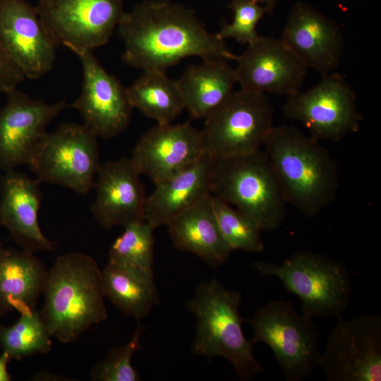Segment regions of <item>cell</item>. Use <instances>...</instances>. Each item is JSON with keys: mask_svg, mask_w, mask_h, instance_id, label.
<instances>
[{"mask_svg": "<svg viewBox=\"0 0 381 381\" xmlns=\"http://www.w3.org/2000/svg\"><path fill=\"white\" fill-rule=\"evenodd\" d=\"M122 60L144 71L166 70L188 56L234 60L216 34L209 32L193 10L169 0H147L124 12L117 26Z\"/></svg>", "mask_w": 381, "mask_h": 381, "instance_id": "cell-1", "label": "cell"}, {"mask_svg": "<svg viewBox=\"0 0 381 381\" xmlns=\"http://www.w3.org/2000/svg\"><path fill=\"white\" fill-rule=\"evenodd\" d=\"M262 146L287 203L313 217L334 202L339 168L320 140L294 126H273Z\"/></svg>", "mask_w": 381, "mask_h": 381, "instance_id": "cell-2", "label": "cell"}, {"mask_svg": "<svg viewBox=\"0 0 381 381\" xmlns=\"http://www.w3.org/2000/svg\"><path fill=\"white\" fill-rule=\"evenodd\" d=\"M42 317L52 337L78 339L107 319L101 270L91 256L78 252L59 256L47 271Z\"/></svg>", "mask_w": 381, "mask_h": 381, "instance_id": "cell-3", "label": "cell"}, {"mask_svg": "<svg viewBox=\"0 0 381 381\" xmlns=\"http://www.w3.org/2000/svg\"><path fill=\"white\" fill-rule=\"evenodd\" d=\"M241 293L229 291L217 279L201 283L186 303L197 320L192 350L207 358L221 356L234 366L241 380L260 373L262 366L253 353V342L243 334Z\"/></svg>", "mask_w": 381, "mask_h": 381, "instance_id": "cell-4", "label": "cell"}, {"mask_svg": "<svg viewBox=\"0 0 381 381\" xmlns=\"http://www.w3.org/2000/svg\"><path fill=\"white\" fill-rule=\"evenodd\" d=\"M211 191L235 206L261 231H273L285 219L286 200L270 160L261 148L214 157Z\"/></svg>", "mask_w": 381, "mask_h": 381, "instance_id": "cell-5", "label": "cell"}, {"mask_svg": "<svg viewBox=\"0 0 381 381\" xmlns=\"http://www.w3.org/2000/svg\"><path fill=\"white\" fill-rule=\"evenodd\" d=\"M253 268L279 279L286 291L301 300V313L309 318H339L349 306V272L341 262L326 255L298 250L280 264L257 261Z\"/></svg>", "mask_w": 381, "mask_h": 381, "instance_id": "cell-6", "label": "cell"}, {"mask_svg": "<svg viewBox=\"0 0 381 381\" xmlns=\"http://www.w3.org/2000/svg\"><path fill=\"white\" fill-rule=\"evenodd\" d=\"M246 322L253 344L264 342L272 349L287 381L307 379L319 367L320 333L313 319L296 312L291 302L270 301Z\"/></svg>", "mask_w": 381, "mask_h": 381, "instance_id": "cell-7", "label": "cell"}, {"mask_svg": "<svg viewBox=\"0 0 381 381\" xmlns=\"http://www.w3.org/2000/svg\"><path fill=\"white\" fill-rule=\"evenodd\" d=\"M274 110L267 94L240 88L205 119L200 131L204 152L229 157L261 148L273 127Z\"/></svg>", "mask_w": 381, "mask_h": 381, "instance_id": "cell-8", "label": "cell"}, {"mask_svg": "<svg viewBox=\"0 0 381 381\" xmlns=\"http://www.w3.org/2000/svg\"><path fill=\"white\" fill-rule=\"evenodd\" d=\"M97 137L84 124L67 122L48 133L28 162L41 182L85 195L100 167Z\"/></svg>", "mask_w": 381, "mask_h": 381, "instance_id": "cell-9", "label": "cell"}, {"mask_svg": "<svg viewBox=\"0 0 381 381\" xmlns=\"http://www.w3.org/2000/svg\"><path fill=\"white\" fill-rule=\"evenodd\" d=\"M282 111L286 119L301 122L318 140H340L357 132L362 119L353 91L337 72L323 75L306 91L287 96Z\"/></svg>", "mask_w": 381, "mask_h": 381, "instance_id": "cell-10", "label": "cell"}, {"mask_svg": "<svg viewBox=\"0 0 381 381\" xmlns=\"http://www.w3.org/2000/svg\"><path fill=\"white\" fill-rule=\"evenodd\" d=\"M39 18L56 45L94 51L106 44L123 13V0H37Z\"/></svg>", "mask_w": 381, "mask_h": 381, "instance_id": "cell-11", "label": "cell"}, {"mask_svg": "<svg viewBox=\"0 0 381 381\" xmlns=\"http://www.w3.org/2000/svg\"><path fill=\"white\" fill-rule=\"evenodd\" d=\"M319 367L327 381H380L381 317L339 318L327 339Z\"/></svg>", "mask_w": 381, "mask_h": 381, "instance_id": "cell-12", "label": "cell"}, {"mask_svg": "<svg viewBox=\"0 0 381 381\" xmlns=\"http://www.w3.org/2000/svg\"><path fill=\"white\" fill-rule=\"evenodd\" d=\"M83 68L78 97L71 105L78 111L97 138H111L122 133L131 117L126 87L99 63L93 51L75 49Z\"/></svg>", "mask_w": 381, "mask_h": 381, "instance_id": "cell-13", "label": "cell"}, {"mask_svg": "<svg viewBox=\"0 0 381 381\" xmlns=\"http://www.w3.org/2000/svg\"><path fill=\"white\" fill-rule=\"evenodd\" d=\"M56 47L35 6L26 0H0V49L25 78L38 79L50 71Z\"/></svg>", "mask_w": 381, "mask_h": 381, "instance_id": "cell-14", "label": "cell"}, {"mask_svg": "<svg viewBox=\"0 0 381 381\" xmlns=\"http://www.w3.org/2000/svg\"><path fill=\"white\" fill-rule=\"evenodd\" d=\"M0 109V168L6 171L27 164L42 143L48 124L68 104H47L15 88Z\"/></svg>", "mask_w": 381, "mask_h": 381, "instance_id": "cell-15", "label": "cell"}, {"mask_svg": "<svg viewBox=\"0 0 381 381\" xmlns=\"http://www.w3.org/2000/svg\"><path fill=\"white\" fill-rule=\"evenodd\" d=\"M234 68L241 88L289 96L300 90L308 68L281 39L262 37L236 55Z\"/></svg>", "mask_w": 381, "mask_h": 381, "instance_id": "cell-16", "label": "cell"}, {"mask_svg": "<svg viewBox=\"0 0 381 381\" xmlns=\"http://www.w3.org/2000/svg\"><path fill=\"white\" fill-rule=\"evenodd\" d=\"M204 152L201 133L189 122L157 123L141 135L129 158L140 175L157 184L193 164Z\"/></svg>", "mask_w": 381, "mask_h": 381, "instance_id": "cell-17", "label": "cell"}, {"mask_svg": "<svg viewBox=\"0 0 381 381\" xmlns=\"http://www.w3.org/2000/svg\"><path fill=\"white\" fill-rule=\"evenodd\" d=\"M281 40L307 68L322 75L339 66L344 48L341 30L310 4H294Z\"/></svg>", "mask_w": 381, "mask_h": 381, "instance_id": "cell-18", "label": "cell"}, {"mask_svg": "<svg viewBox=\"0 0 381 381\" xmlns=\"http://www.w3.org/2000/svg\"><path fill=\"white\" fill-rule=\"evenodd\" d=\"M139 176L129 157L100 165L90 211L102 227H124L145 221L146 196Z\"/></svg>", "mask_w": 381, "mask_h": 381, "instance_id": "cell-19", "label": "cell"}, {"mask_svg": "<svg viewBox=\"0 0 381 381\" xmlns=\"http://www.w3.org/2000/svg\"><path fill=\"white\" fill-rule=\"evenodd\" d=\"M40 181L8 171L0 183V222L21 246L35 253L52 250L54 243L42 233L38 220L42 202Z\"/></svg>", "mask_w": 381, "mask_h": 381, "instance_id": "cell-20", "label": "cell"}, {"mask_svg": "<svg viewBox=\"0 0 381 381\" xmlns=\"http://www.w3.org/2000/svg\"><path fill=\"white\" fill-rule=\"evenodd\" d=\"M214 157L204 152L193 164L155 184L146 196L145 221L154 229L166 226L174 217L212 195Z\"/></svg>", "mask_w": 381, "mask_h": 381, "instance_id": "cell-21", "label": "cell"}, {"mask_svg": "<svg viewBox=\"0 0 381 381\" xmlns=\"http://www.w3.org/2000/svg\"><path fill=\"white\" fill-rule=\"evenodd\" d=\"M211 195L174 217L166 226L176 248L193 253L216 267L229 260L232 250L219 231Z\"/></svg>", "mask_w": 381, "mask_h": 381, "instance_id": "cell-22", "label": "cell"}, {"mask_svg": "<svg viewBox=\"0 0 381 381\" xmlns=\"http://www.w3.org/2000/svg\"><path fill=\"white\" fill-rule=\"evenodd\" d=\"M185 110L193 119L205 118L234 90V68L225 59L189 65L176 80Z\"/></svg>", "mask_w": 381, "mask_h": 381, "instance_id": "cell-23", "label": "cell"}, {"mask_svg": "<svg viewBox=\"0 0 381 381\" xmlns=\"http://www.w3.org/2000/svg\"><path fill=\"white\" fill-rule=\"evenodd\" d=\"M47 270L31 253L11 248L0 249V316L12 311L34 308Z\"/></svg>", "mask_w": 381, "mask_h": 381, "instance_id": "cell-24", "label": "cell"}, {"mask_svg": "<svg viewBox=\"0 0 381 381\" xmlns=\"http://www.w3.org/2000/svg\"><path fill=\"white\" fill-rule=\"evenodd\" d=\"M102 291L121 311L138 320L159 303L152 270L111 264L101 270Z\"/></svg>", "mask_w": 381, "mask_h": 381, "instance_id": "cell-25", "label": "cell"}, {"mask_svg": "<svg viewBox=\"0 0 381 381\" xmlns=\"http://www.w3.org/2000/svg\"><path fill=\"white\" fill-rule=\"evenodd\" d=\"M126 90L132 108L158 124L171 123L185 110L176 80L169 78L164 71H144Z\"/></svg>", "mask_w": 381, "mask_h": 381, "instance_id": "cell-26", "label": "cell"}, {"mask_svg": "<svg viewBox=\"0 0 381 381\" xmlns=\"http://www.w3.org/2000/svg\"><path fill=\"white\" fill-rule=\"evenodd\" d=\"M18 320L11 326H0V346L11 359L21 360L35 353L52 350L51 335L41 313L35 308L20 313Z\"/></svg>", "mask_w": 381, "mask_h": 381, "instance_id": "cell-27", "label": "cell"}, {"mask_svg": "<svg viewBox=\"0 0 381 381\" xmlns=\"http://www.w3.org/2000/svg\"><path fill=\"white\" fill-rule=\"evenodd\" d=\"M123 228L109 248L108 262L152 271L155 229L145 221Z\"/></svg>", "mask_w": 381, "mask_h": 381, "instance_id": "cell-28", "label": "cell"}, {"mask_svg": "<svg viewBox=\"0 0 381 381\" xmlns=\"http://www.w3.org/2000/svg\"><path fill=\"white\" fill-rule=\"evenodd\" d=\"M211 203L219 231L231 250L260 253L264 250L262 231L253 220L213 195Z\"/></svg>", "mask_w": 381, "mask_h": 381, "instance_id": "cell-29", "label": "cell"}, {"mask_svg": "<svg viewBox=\"0 0 381 381\" xmlns=\"http://www.w3.org/2000/svg\"><path fill=\"white\" fill-rule=\"evenodd\" d=\"M144 327L139 325L131 339L112 349L107 357L98 362L91 371L94 381H138L140 376L131 364L133 353L140 348Z\"/></svg>", "mask_w": 381, "mask_h": 381, "instance_id": "cell-30", "label": "cell"}, {"mask_svg": "<svg viewBox=\"0 0 381 381\" xmlns=\"http://www.w3.org/2000/svg\"><path fill=\"white\" fill-rule=\"evenodd\" d=\"M229 7L234 18L231 23H224L216 35L224 40L231 38L243 44H251L259 38L256 26L266 8L252 0H230Z\"/></svg>", "mask_w": 381, "mask_h": 381, "instance_id": "cell-31", "label": "cell"}, {"mask_svg": "<svg viewBox=\"0 0 381 381\" xmlns=\"http://www.w3.org/2000/svg\"><path fill=\"white\" fill-rule=\"evenodd\" d=\"M25 77L0 49V94L17 88Z\"/></svg>", "mask_w": 381, "mask_h": 381, "instance_id": "cell-32", "label": "cell"}, {"mask_svg": "<svg viewBox=\"0 0 381 381\" xmlns=\"http://www.w3.org/2000/svg\"><path fill=\"white\" fill-rule=\"evenodd\" d=\"M10 360V357L5 352L0 355V381H10L11 380L7 370V365Z\"/></svg>", "mask_w": 381, "mask_h": 381, "instance_id": "cell-33", "label": "cell"}, {"mask_svg": "<svg viewBox=\"0 0 381 381\" xmlns=\"http://www.w3.org/2000/svg\"><path fill=\"white\" fill-rule=\"evenodd\" d=\"M252 1H253L254 2L258 4H262L261 6H264L266 8L267 13H272L276 6L277 1L278 0H252Z\"/></svg>", "mask_w": 381, "mask_h": 381, "instance_id": "cell-34", "label": "cell"}, {"mask_svg": "<svg viewBox=\"0 0 381 381\" xmlns=\"http://www.w3.org/2000/svg\"><path fill=\"white\" fill-rule=\"evenodd\" d=\"M1 222H0V226H1ZM1 248L0 247V249H1Z\"/></svg>", "mask_w": 381, "mask_h": 381, "instance_id": "cell-35", "label": "cell"}]
</instances>
